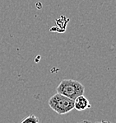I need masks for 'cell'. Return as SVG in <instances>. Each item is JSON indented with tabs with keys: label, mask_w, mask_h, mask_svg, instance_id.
Wrapping results in <instances>:
<instances>
[{
	"label": "cell",
	"mask_w": 116,
	"mask_h": 123,
	"mask_svg": "<svg viewBox=\"0 0 116 123\" xmlns=\"http://www.w3.org/2000/svg\"><path fill=\"white\" fill-rule=\"evenodd\" d=\"M95 123H112V122H108V121H100V122H96Z\"/></svg>",
	"instance_id": "5b68a950"
},
{
	"label": "cell",
	"mask_w": 116,
	"mask_h": 123,
	"mask_svg": "<svg viewBox=\"0 0 116 123\" xmlns=\"http://www.w3.org/2000/svg\"><path fill=\"white\" fill-rule=\"evenodd\" d=\"M49 106L58 114H67L74 109V100L57 92L50 98Z\"/></svg>",
	"instance_id": "7a4b0ae2"
},
{
	"label": "cell",
	"mask_w": 116,
	"mask_h": 123,
	"mask_svg": "<svg viewBox=\"0 0 116 123\" xmlns=\"http://www.w3.org/2000/svg\"><path fill=\"white\" fill-rule=\"evenodd\" d=\"M21 123H39V118L35 115H31L24 118Z\"/></svg>",
	"instance_id": "277c9868"
},
{
	"label": "cell",
	"mask_w": 116,
	"mask_h": 123,
	"mask_svg": "<svg viewBox=\"0 0 116 123\" xmlns=\"http://www.w3.org/2000/svg\"><path fill=\"white\" fill-rule=\"evenodd\" d=\"M58 93L74 100L76 98L83 95L85 92V87L80 82L74 79H63L56 88Z\"/></svg>",
	"instance_id": "6da1fadb"
},
{
	"label": "cell",
	"mask_w": 116,
	"mask_h": 123,
	"mask_svg": "<svg viewBox=\"0 0 116 123\" xmlns=\"http://www.w3.org/2000/svg\"><path fill=\"white\" fill-rule=\"evenodd\" d=\"M91 106L88 99L84 95H81L74 99V108L77 111H85L87 109L91 108Z\"/></svg>",
	"instance_id": "3957f363"
},
{
	"label": "cell",
	"mask_w": 116,
	"mask_h": 123,
	"mask_svg": "<svg viewBox=\"0 0 116 123\" xmlns=\"http://www.w3.org/2000/svg\"><path fill=\"white\" fill-rule=\"evenodd\" d=\"M77 123H91L90 121H87V120H83V121H81V122H77Z\"/></svg>",
	"instance_id": "8992f818"
}]
</instances>
